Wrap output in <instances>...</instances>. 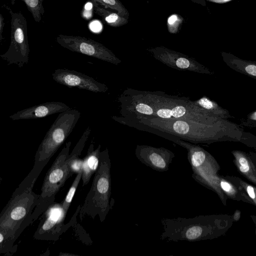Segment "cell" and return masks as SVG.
<instances>
[{
	"mask_svg": "<svg viewBox=\"0 0 256 256\" xmlns=\"http://www.w3.org/2000/svg\"><path fill=\"white\" fill-rule=\"evenodd\" d=\"M36 180L28 175L12 194L0 215V253L8 252L22 231L33 223L40 195L32 190Z\"/></svg>",
	"mask_w": 256,
	"mask_h": 256,
	"instance_id": "6da1fadb",
	"label": "cell"
},
{
	"mask_svg": "<svg viewBox=\"0 0 256 256\" xmlns=\"http://www.w3.org/2000/svg\"><path fill=\"white\" fill-rule=\"evenodd\" d=\"M136 96L140 100L137 109L140 116L200 122L222 120L212 116L188 98L140 90L136 91Z\"/></svg>",
	"mask_w": 256,
	"mask_h": 256,
	"instance_id": "7a4b0ae2",
	"label": "cell"
},
{
	"mask_svg": "<svg viewBox=\"0 0 256 256\" xmlns=\"http://www.w3.org/2000/svg\"><path fill=\"white\" fill-rule=\"evenodd\" d=\"M120 118L142 124L191 143H209L218 138L224 126L223 119L200 122L184 120L164 119L142 116L126 115Z\"/></svg>",
	"mask_w": 256,
	"mask_h": 256,
	"instance_id": "3957f363",
	"label": "cell"
},
{
	"mask_svg": "<svg viewBox=\"0 0 256 256\" xmlns=\"http://www.w3.org/2000/svg\"><path fill=\"white\" fill-rule=\"evenodd\" d=\"M110 160L108 148L100 152L98 167L95 172L92 182L83 205L80 206V218L86 216L94 219L98 216L103 222L111 208Z\"/></svg>",
	"mask_w": 256,
	"mask_h": 256,
	"instance_id": "277c9868",
	"label": "cell"
},
{
	"mask_svg": "<svg viewBox=\"0 0 256 256\" xmlns=\"http://www.w3.org/2000/svg\"><path fill=\"white\" fill-rule=\"evenodd\" d=\"M80 116L78 110L71 108L60 113L40 144L33 168L28 174L37 180L50 158L72 132Z\"/></svg>",
	"mask_w": 256,
	"mask_h": 256,
	"instance_id": "5b68a950",
	"label": "cell"
},
{
	"mask_svg": "<svg viewBox=\"0 0 256 256\" xmlns=\"http://www.w3.org/2000/svg\"><path fill=\"white\" fill-rule=\"evenodd\" d=\"M160 222L163 232L160 238L168 242L199 241L211 238L214 233L212 220L209 216L162 218Z\"/></svg>",
	"mask_w": 256,
	"mask_h": 256,
	"instance_id": "8992f818",
	"label": "cell"
},
{
	"mask_svg": "<svg viewBox=\"0 0 256 256\" xmlns=\"http://www.w3.org/2000/svg\"><path fill=\"white\" fill-rule=\"evenodd\" d=\"M162 138L186 148L192 170V177L202 185L219 192L220 180L216 176L218 165L212 156L202 147L164 133Z\"/></svg>",
	"mask_w": 256,
	"mask_h": 256,
	"instance_id": "52a82bcc",
	"label": "cell"
},
{
	"mask_svg": "<svg viewBox=\"0 0 256 256\" xmlns=\"http://www.w3.org/2000/svg\"><path fill=\"white\" fill-rule=\"evenodd\" d=\"M70 145V142L66 143L45 176L41 193L32 214L33 222L53 204L56 194L70 178L66 160Z\"/></svg>",
	"mask_w": 256,
	"mask_h": 256,
	"instance_id": "ba28073f",
	"label": "cell"
},
{
	"mask_svg": "<svg viewBox=\"0 0 256 256\" xmlns=\"http://www.w3.org/2000/svg\"><path fill=\"white\" fill-rule=\"evenodd\" d=\"M12 14L10 44L7 52L0 56L8 64L22 68L29 60L30 48L26 20L20 12Z\"/></svg>",
	"mask_w": 256,
	"mask_h": 256,
	"instance_id": "9c48e42d",
	"label": "cell"
},
{
	"mask_svg": "<svg viewBox=\"0 0 256 256\" xmlns=\"http://www.w3.org/2000/svg\"><path fill=\"white\" fill-rule=\"evenodd\" d=\"M56 41L61 46L72 52L118 65L122 60L109 49L92 39L80 36L59 34Z\"/></svg>",
	"mask_w": 256,
	"mask_h": 256,
	"instance_id": "30bf717a",
	"label": "cell"
},
{
	"mask_svg": "<svg viewBox=\"0 0 256 256\" xmlns=\"http://www.w3.org/2000/svg\"><path fill=\"white\" fill-rule=\"evenodd\" d=\"M146 50L155 59L172 68L200 74H212L209 69L193 58L164 46L150 48Z\"/></svg>",
	"mask_w": 256,
	"mask_h": 256,
	"instance_id": "8fae6325",
	"label": "cell"
},
{
	"mask_svg": "<svg viewBox=\"0 0 256 256\" xmlns=\"http://www.w3.org/2000/svg\"><path fill=\"white\" fill-rule=\"evenodd\" d=\"M52 78L56 82L69 88H78L94 92H105L108 89L106 84L92 77L74 70L56 69L52 73Z\"/></svg>",
	"mask_w": 256,
	"mask_h": 256,
	"instance_id": "7c38bea8",
	"label": "cell"
},
{
	"mask_svg": "<svg viewBox=\"0 0 256 256\" xmlns=\"http://www.w3.org/2000/svg\"><path fill=\"white\" fill-rule=\"evenodd\" d=\"M135 154L142 163L160 172L168 170L175 156L172 151L166 148L147 145H137Z\"/></svg>",
	"mask_w": 256,
	"mask_h": 256,
	"instance_id": "4fadbf2b",
	"label": "cell"
},
{
	"mask_svg": "<svg viewBox=\"0 0 256 256\" xmlns=\"http://www.w3.org/2000/svg\"><path fill=\"white\" fill-rule=\"evenodd\" d=\"M59 216H55L46 210L44 213L34 238L37 240L56 241L60 235L74 223V215L68 224H64L66 216L62 211Z\"/></svg>",
	"mask_w": 256,
	"mask_h": 256,
	"instance_id": "5bb4252c",
	"label": "cell"
},
{
	"mask_svg": "<svg viewBox=\"0 0 256 256\" xmlns=\"http://www.w3.org/2000/svg\"><path fill=\"white\" fill-rule=\"evenodd\" d=\"M70 108L68 106L62 102H46L20 110L10 116L9 118L14 120L42 118Z\"/></svg>",
	"mask_w": 256,
	"mask_h": 256,
	"instance_id": "9a60e30c",
	"label": "cell"
},
{
	"mask_svg": "<svg viewBox=\"0 0 256 256\" xmlns=\"http://www.w3.org/2000/svg\"><path fill=\"white\" fill-rule=\"evenodd\" d=\"M100 147V144H98V148L94 150V144H91L84 158L82 176V186L88 183L92 175L96 172L98 167Z\"/></svg>",
	"mask_w": 256,
	"mask_h": 256,
	"instance_id": "2e32d148",
	"label": "cell"
},
{
	"mask_svg": "<svg viewBox=\"0 0 256 256\" xmlns=\"http://www.w3.org/2000/svg\"><path fill=\"white\" fill-rule=\"evenodd\" d=\"M224 62L233 70L256 79V62L243 60L225 52L222 53Z\"/></svg>",
	"mask_w": 256,
	"mask_h": 256,
	"instance_id": "e0dca14e",
	"label": "cell"
},
{
	"mask_svg": "<svg viewBox=\"0 0 256 256\" xmlns=\"http://www.w3.org/2000/svg\"><path fill=\"white\" fill-rule=\"evenodd\" d=\"M232 154L236 165L240 172L256 184V167L250 158L241 151H233Z\"/></svg>",
	"mask_w": 256,
	"mask_h": 256,
	"instance_id": "ac0fdd59",
	"label": "cell"
},
{
	"mask_svg": "<svg viewBox=\"0 0 256 256\" xmlns=\"http://www.w3.org/2000/svg\"><path fill=\"white\" fill-rule=\"evenodd\" d=\"M94 4V10L95 12L100 16L108 24L113 26L118 27L126 24L128 20L120 16L118 13L108 10L94 0H91Z\"/></svg>",
	"mask_w": 256,
	"mask_h": 256,
	"instance_id": "d6986e66",
	"label": "cell"
},
{
	"mask_svg": "<svg viewBox=\"0 0 256 256\" xmlns=\"http://www.w3.org/2000/svg\"><path fill=\"white\" fill-rule=\"evenodd\" d=\"M199 107L203 108L212 116L222 119L228 118L231 117L229 112L217 103L212 100L206 96H202L198 100L194 101Z\"/></svg>",
	"mask_w": 256,
	"mask_h": 256,
	"instance_id": "ffe728a7",
	"label": "cell"
},
{
	"mask_svg": "<svg viewBox=\"0 0 256 256\" xmlns=\"http://www.w3.org/2000/svg\"><path fill=\"white\" fill-rule=\"evenodd\" d=\"M82 171L76 174L66 196L64 200L60 204V208L66 216L71 204L80 180L82 178Z\"/></svg>",
	"mask_w": 256,
	"mask_h": 256,
	"instance_id": "44dd1931",
	"label": "cell"
},
{
	"mask_svg": "<svg viewBox=\"0 0 256 256\" xmlns=\"http://www.w3.org/2000/svg\"><path fill=\"white\" fill-rule=\"evenodd\" d=\"M104 8H111L116 12L120 16L128 19L130 14L119 0H94Z\"/></svg>",
	"mask_w": 256,
	"mask_h": 256,
	"instance_id": "7402d4cb",
	"label": "cell"
},
{
	"mask_svg": "<svg viewBox=\"0 0 256 256\" xmlns=\"http://www.w3.org/2000/svg\"><path fill=\"white\" fill-rule=\"evenodd\" d=\"M28 8L32 13L36 20L39 22L40 15L43 13L42 1L40 0H23Z\"/></svg>",
	"mask_w": 256,
	"mask_h": 256,
	"instance_id": "603a6c76",
	"label": "cell"
},
{
	"mask_svg": "<svg viewBox=\"0 0 256 256\" xmlns=\"http://www.w3.org/2000/svg\"><path fill=\"white\" fill-rule=\"evenodd\" d=\"M66 162L69 170L70 178L74 174L82 171L84 160L78 158H70L67 157Z\"/></svg>",
	"mask_w": 256,
	"mask_h": 256,
	"instance_id": "cb8c5ba5",
	"label": "cell"
},
{
	"mask_svg": "<svg viewBox=\"0 0 256 256\" xmlns=\"http://www.w3.org/2000/svg\"><path fill=\"white\" fill-rule=\"evenodd\" d=\"M182 22V18L178 14H173L170 16L167 20V26L169 32L172 34L178 32Z\"/></svg>",
	"mask_w": 256,
	"mask_h": 256,
	"instance_id": "d4e9b609",
	"label": "cell"
},
{
	"mask_svg": "<svg viewBox=\"0 0 256 256\" xmlns=\"http://www.w3.org/2000/svg\"><path fill=\"white\" fill-rule=\"evenodd\" d=\"M220 188L222 189L228 196L234 198H236L238 192L230 182L224 180H220Z\"/></svg>",
	"mask_w": 256,
	"mask_h": 256,
	"instance_id": "484cf974",
	"label": "cell"
},
{
	"mask_svg": "<svg viewBox=\"0 0 256 256\" xmlns=\"http://www.w3.org/2000/svg\"><path fill=\"white\" fill-rule=\"evenodd\" d=\"M240 186L246 192L248 196L256 204V188L250 186L245 182L239 180Z\"/></svg>",
	"mask_w": 256,
	"mask_h": 256,
	"instance_id": "4316f807",
	"label": "cell"
},
{
	"mask_svg": "<svg viewBox=\"0 0 256 256\" xmlns=\"http://www.w3.org/2000/svg\"><path fill=\"white\" fill-rule=\"evenodd\" d=\"M94 4L92 2L86 3L82 11V16L86 20H90L92 16Z\"/></svg>",
	"mask_w": 256,
	"mask_h": 256,
	"instance_id": "83f0119b",
	"label": "cell"
},
{
	"mask_svg": "<svg viewBox=\"0 0 256 256\" xmlns=\"http://www.w3.org/2000/svg\"><path fill=\"white\" fill-rule=\"evenodd\" d=\"M90 28L94 32H99L102 30V24L98 20L92 21L90 25Z\"/></svg>",
	"mask_w": 256,
	"mask_h": 256,
	"instance_id": "f1b7e54d",
	"label": "cell"
},
{
	"mask_svg": "<svg viewBox=\"0 0 256 256\" xmlns=\"http://www.w3.org/2000/svg\"><path fill=\"white\" fill-rule=\"evenodd\" d=\"M247 123L250 125L254 126L256 124V111L250 114L247 118Z\"/></svg>",
	"mask_w": 256,
	"mask_h": 256,
	"instance_id": "f546056e",
	"label": "cell"
},
{
	"mask_svg": "<svg viewBox=\"0 0 256 256\" xmlns=\"http://www.w3.org/2000/svg\"><path fill=\"white\" fill-rule=\"evenodd\" d=\"M193 2L196 3L197 4H200L202 6H206V2L205 0H190Z\"/></svg>",
	"mask_w": 256,
	"mask_h": 256,
	"instance_id": "4dcf8cb0",
	"label": "cell"
},
{
	"mask_svg": "<svg viewBox=\"0 0 256 256\" xmlns=\"http://www.w3.org/2000/svg\"><path fill=\"white\" fill-rule=\"evenodd\" d=\"M209 2L218 3V4H223L231 1L232 0H207Z\"/></svg>",
	"mask_w": 256,
	"mask_h": 256,
	"instance_id": "1f68e13d",
	"label": "cell"
},
{
	"mask_svg": "<svg viewBox=\"0 0 256 256\" xmlns=\"http://www.w3.org/2000/svg\"><path fill=\"white\" fill-rule=\"evenodd\" d=\"M0 37H1V38H0V40H2V29H3V28H4V22H3V18L2 17V14H0Z\"/></svg>",
	"mask_w": 256,
	"mask_h": 256,
	"instance_id": "d6a6232c",
	"label": "cell"
},
{
	"mask_svg": "<svg viewBox=\"0 0 256 256\" xmlns=\"http://www.w3.org/2000/svg\"><path fill=\"white\" fill-rule=\"evenodd\" d=\"M240 212L238 210H236L234 214V219L236 220H238L240 218Z\"/></svg>",
	"mask_w": 256,
	"mask_h": 256,
	"instance_id": "836d02e7",
	"label": "cell"
}]
</instances>
